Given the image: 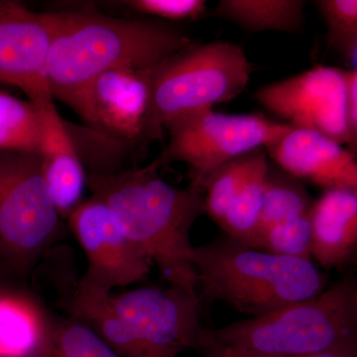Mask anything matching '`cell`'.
Segmentation results:
<instances>
[{"label": "cell", "mask_w": 357, "mask_h": 357, "mask_svg": "<svg viewBox=\"0 0 357 357\" xmlns=\"http://www.w3.org/2000/svg\"><path fill=\"white\" fill-rule=\"evenodd\" d=\"M161 162L109 175H86L93 197L114 215L126 236L156 265L171 286L198 298L191 229L206 213L203 192L168 184Z\"/></svg>", "instance_id": "6da1fadb"}, {"label": "cell", "mask_w": 357, "mask_h": 357, "mask_svg": "<svg viewBox=\"0 0 357 357\" xmlns=\"http://www.w3.org/2000/svg\"><path fill=\"white\" fill-rule=\"evenodd\" d=\"M50 14L47 83L53 100L63 103L107 70L152 69L194 43L166 21L114 17L89 9Z\"/></svg>", "instance_id": "7a4b0ae2"}, {"label": "cell", "mask_w": 357, "mask_h": 357, "mask_svg": "<svg viewBox=\"0 0 357 357\" xmlns=\"http://www.w3.org/2000/svg\"><path fill=\"white\" fill-rule=\"evenodd\" d=\"M243 357L357 352V280L349 274L317 297L220 328H204L199 349Z\"/></svg>", "instance_id": "3957f363"}, {"label": "cell", "mask_w": 357, "mask_h": 357, "mask_svg": "<svg viewBox=\"0 0 357 357\" xmlns=\"http://www.w3.org/2000/svg\"><path fill=\"white\" fill-rule=\"evenodd\" d=\"M198 294L250 318L312 299L328 277L310 260L273 255L225 236L194 246Z\"/></svg>", "instance_id": "277c9868"}, {"label": "cell", "mask_w": 357, "mask_h": 357, "mask_svg": "<svg viewBox=\"0 0 357 357\" xmlns=\"http://www.w3.org/2000/svg\"><path fill=\"white\" fill-rule=\"evenodd\" d=\"M253 66L238 45H189L150 70L149 140H161L174 119L234 100L248 88Z\"/></svg>", "instance_id": "5b68a950"}, {"label": "cell", "mask_w": 357, "mask_h": 357, "mask_svg": "<svg viewBox=\"0 0 357 357\" xmlns=\"http://www.w3.org/2000/svg\"><path fill=\"white\" fill-rule=\"evenodd\" d=\"M61 227L38 152L0 150V258L16 271H27Z\"/></svg>", "instance_id": "8992f818"}, {"label": "cell", "mask_w": 357, "mask_h": 357, "mask_svg": "<svg viewBox=\"0 0 357 357\" xmlns=\"http://www.w3.org/2000/svg\"><path fill=\"white\" fill-rule=\"evenodd\" d=\"M290 128L262 114L197 110L166 126L169 141L158 158L162 166L174 162L185 164L190 185L203 192L204 183L218 167L260 148L265 149Z\"/></svg>", "instance_id": "52a82bcc"}, {"label": "cell", "mask_w": 357, "mask_h": 357, "mask_svg": "<svg viewBox=\"0 0 357 357\" xmlns=\"http://www.w3.org/2000/svg\"><path fill=\"white\" fill-rule=\"evenodd\" d=\"M147 357H178L199 347L201 301L183 289L141 287L110 295Z\"/></svg>", "instance_id": "ba28073f"}, {"label": "cell", "mask_w": 357, "mask_h": 357, "mask_svg": "<svg viewBox=\"0 0 357 357\" xmlns=\"http://www.w3.org/2000/svg\"><path fill=\"white\" fill-rule=\"evenodd\" d=\"M256 102L295 128L309 129L342 145L351 143L344 70L318 65L255 93Z\"/></svg>", "instance_id": "9c48e42d"}, {"label": "cell", "mask_w": 357, "mask_h": 357, "mask_svg": "<svg viewBox=\"0 0 357 357\" xmlns=\"http://www.w3.org/2000/svg\"><path fill=\"white\" fill-rule=\"evenodd\" d=\"M70 229L86 256L83 287L112 293L145 280L152 263L122 231L107 204L98 198L82 202L68 218Z\"/></svg>", "instance_id": "30bf717a"}, {"label": "cell", "mask_w": 357, "mask_h": 357, "mask_svg": "<svg viewBox=\"0 0 357 357\" xmlns=\"http://www.w3.org/2000/svg\"><path fill=\"white\" fill-rule=\"evenodd\" d=\"M150 70H107L65 105L96 132L130 146L145 144L150 141Z\"/></svg>", "instance_id": "8fae6325"}, {"label": "cell", "mask_w": 357, "mask_h": 357, "mask_svg": "<svg viewBox=\"0 0 357 357\" xmlns=\"http://www.w3.org/2000/svg\"><path fill=\"white\" fill-rule=\"evenodd\" d=\"M52 35L50 13L0 0V84L21 89L32 102L53 100L46 77Z\"/></svg>", "instance_id": "7c38bea8"}, {"label": "cell", "mask_w": 357, "mask_h": 357, "mask_svg": "<svg viewBox=\"0 0 357 357\" xmlns=\"http://www.w3.org/2000/svg\"><path fill=\"white\" fill-rule=\"evenodd\" d=\"M265 151L284 171L324 191L357 190L356 155L324 134L291 126Z\"/></svg>", "instance_id": "4fadbf2b"}, {"label": "cell", "mask_w": 357, "mask_h": 357, "mask_svg": "<svg viewBox=\"0 0 357 357\" xmlns=\"http://www.w3.org/2000/svg\"><path fill=\"white\" fill-rule=\"evenodd\" d=\"M41 114L39 155L52 201L62 220L83 202L86 173L81 155L53 100L37 102Z\"/></svg>", "instance_id": "5bb4252c"}, {"label": "cell", "mask_w": 357, "mask_h": 357, "mask_svg": "<svg viewBox=\"0 0 357 357\" xmlns=\"http://www.w3.org/2000/svg\"><path fill=\"white\" fill-rule=\"evenodd\" d=\"M310 215L312 259L326 269L351 261L357 248V190L324 191Z\"/></svg>", "instance_id": "9a60e30c"}, {"label": "cell", "mask_w": 357, "mask_h": 357, "mask_svg": "<svg viewBox=\"0 0 357 357\" xmlns=\"http://www.w3.org/2000/svg\"><path fill=\"white\" fill-rule=\"evenodd\" d=\"M54 321L24 294L0 292V357H48Z\"/></svg>", "instance_id": "2e32d148"}, {"label": "cell", "mask_w": 357, "mask_h": 357, "mask_svg": "<svg viewBox=\"0 0 357 357\" xmlns=\"http://www.w3.org/2000/svg\"><path fill=\"white\" fill-rule=\"evenodd\" d=\"M110 295L77 283L65 307L70 318L91 328L119 356L147 357L132 331L115 311Z\"/></svg>", "instance_id": "e0dca14e"}, {"label": "cell", "mask_w": 357, "mask_h": 357, "mask_svg": "<svg viewBox=\"0 0 357 357\" xmlns=\"http://www.w3.org/2000/svg\"><path fill=\"white\" fill-rule=\"evenodd\" d=\"M303 0H220L213 15L249 33H298L305 25Z\"/></svg>", "instance_id": "ac0fdd59"}, {"label": "cell", "mask_w": 357, "mask_h": 357, "mask_svg": "<svg viewBox=\"0 0 357 357\" xmlns=\"http://www.w3.org/2000/svg\"><path fill=\"white\" fill-rule=\"evenodd\" d=\"M268 163V155L262 148L245 183L220 225L225 236L256 249L259 239Z\"/></svg>", "instance_id": "d6986e66"}, {"label": "cell", "mask_w": 357, "mask_h": 357, "mask_svg": "<svg viewBox=\"0 0 357 357\" xmlns=\"http://www.w3.org/2000/svg\"><path fill=\"white\" fill-rule=\"evenodd\" d=\"M312 204L314 199L302 181L269 162L265 177L259 236L263 230L272 225L307 215L311 211Z\"/></svg>", "instance_id": "ffe728a7"}, {"label": "cell", "mask_w": 357, "mask_h": 357, "mask_svg": "<svg viewBox=\"0 0 357 357\" xmlns=\"http://www.w3.org/2000/svg\"><path fill=\"white\" fill-rule=\"evenodd\" d=\"M40 139L39 105L0 91V150L39 153Z\"/></svg>", "instance_id": "44dd1931"}, {"label": "cell", "mask_w": 357, "mask_h": 357, "mask_svg": "<svg viewBox=\"0 0 357 357\" xmlns=\"http://www.w3.org/2000/svg\"><path fill=\"white\" fill-rule=\"evenodd\" d=\"M260 149L237 157L218 167L204 183V210L218 225L245 183Z\"/></svg>", "instance_id": "7402d4cb"}, {"label": "cell", "mask_w": 357, "mask_h": 357, "mask_svg": "<svg viewBox=\"0 0 357 357\" xmlns=\"http://www.w3.org/2000/svg\"><path fill=\"white\" fill-rule=\"evenodd\" d=\"M314 3L325 21L328 46L342 58L347 70H357L356 0H317Z\"/></svg>", "instance_id": "603a6c76"}, {"label": "cell", "mask_w": 357, "mask_h": 357, "mask_svg": "<svg viewBox=\"0 0 357 357\" xmlns=\"http://www.w3.org/2000/svg\"><path fill=\"white\" fill-rule=\"evenodd\" d=\"M48 357H121L81 321L73 318L54 321Z\"/></svg>", "instance_id": "cb8c5ba5"}, {"label": "cell", "mask_w": 357, "mask_h": 357, "mask_svg": "<svg viewBox=\"0 0 357 357\" xmlns=\"http://www.w3.org/2000/svg\"><path fill=\"white\" fill-rule=\"evenodd\" d=\"M311 211L263 230L258 249L312 261Z\"/></svg>", "instance_id": "d4e9b609"}, {"label": "cell", "mask_w": 357, "mask_h": 357, "mask_svg": "<svg viewBox=\"0 0 357 357\" xmlns=\"http://www.w3.org/2000/svg\"><path fill=\"white\" fill-rule=\"evenodd\" d=\"M116 3L162 21L197 20L208 10L204 0H126Z\"/></svg>", "instance_id": "484cf974"}, {"label": "cell", "mask_w": 357, "mask_h": 357, "mask_svg": "<svg viewBox=\"0 0 357 357\" xmlns=\"http://www.w3.org/2000/svg\"><path fill=\"white\" fill-rule=\"evenodd\" d=\"M347 116L351 143L347 149L356 155L357 150V70H344Z\"/></svg>", "instance_id": "4316f807"}, {"label": "cell", "mask_w": 357, "mask_h": 357, "mask_svg": "<svg viewBox=\"0 0 357 357\" xmlns=\"http://www.w3.org/2000/svg\"><path fill=\"white\" fill-rule=\"evenodd\" d=\"M203 351L204 352V357H243L230 354V352L220 351V349H208Z\"/></svg>", "instance_id": "83f0119b"}]
</instances>
